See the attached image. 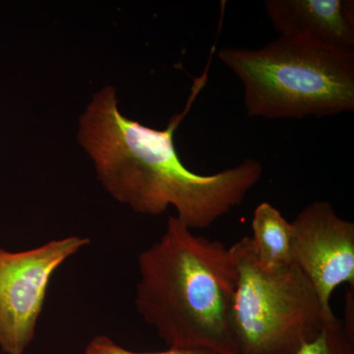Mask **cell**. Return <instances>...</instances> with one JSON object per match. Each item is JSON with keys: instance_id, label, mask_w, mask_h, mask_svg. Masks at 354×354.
<instances>
[{"instance_id": "obj_1", "label": "cell", "mask_w": 354, "mask_h": 354, "mask_svg": "<svg viewBox=\"0 0 354 354\" xmlns=\"http://www.w3.org/2000/svg\"><path fill=\"white\" fill-rule=\"evenodd\" d=\"M206 77L194 84L186 109L165 129L125 118L118 109L115 90L106 87L88 104L79 131L100 181L114 199L142 215H160L174 207L176 218L192 230L211 227L239 206L263 176L262 164L253 158L204 176L190 171L179 158L174 132Z\"/></svg>"}, {"instance_id": "obj_2", "label": "cell", "mask_w": 354, "mask_h": 354, "mask_svg": "<svg viewBox=\"0 0 354 354\" xmlns=\"http://www.w3.org/2000/svg\"><path fill=\"white\" fill-rule=\"evenodd\" d=\"M138 265L135 306L169 348L237 354L232 311L239 272L232 249L171 216Z\"/></svg>"}, {"instance_id": "obj_3", "label": "cell", "mask_w": 354, "mask_h": 354, "mask_svg": "<svg viewBox=\"0 0 354 354\" xmlns=\"http://www.w3.org/2000/svg\"><path fill=\"white\" fill-rule=\"evenodd\" d=\"M218 57L244 86L247 114L267 120L325 118L354 109V48L288 37Z\"/></svg>"}, {"instance_id": "obj_4", "label": "cell", "mask_w": 354, "mask_h": 354, "mask_svg": "<svg viewBox=\"0 0 354 354\" xmlns=\"http://www.w3.org/2000/svg\"><path fill=\"white\" fill-rule=\"evenodd\" d=\"M239 278L232 311L237 354H297L335 316L295 264L263 269L250 237L230 247Z\"/></svg>"}, {"instance_id": "obj_5", "label": "cell", "mask_w": 354, "mask_h": 354, "mask_svg": "<svg viewBox=\"0 0 354 354\" xmlns=\"http://www.w3.org/2000/svg\"><path fill=\"white\" fill-rule=\"evenodd\" d=\"M88 243L87 237L74 235L19 252L0 248V348L4 353H25L36 334L53 274Z\"/></svg>"}, {"instance_id": "obj_6", "label": "cell", "mask_w": 354, "mask_h": 354, "mask_svg": "<svg viewBox=\"0 0 354 354\" xmlns=\"http://www.w3.org/2000/svg\"><path fill=\"white\" fill-rule=\"evenodd\" d=\"M292 225V264L311 281L325 309L344 283L354 286V223L341 218L327 201L302 209Z\"/></svg>"}, {"instance_id": "obj_7", "label": "cell", "mask_w": 354, "mask_h": 354, "mask_svg": "<svg viewBox=\"0 0 354 354\" xmlns=\"http://www.w3.org/2000/svg\"><path fill=\"white\" fill-rule=\"evenodd\" d=\"M265 8L281 37L354 48L353 0H267Z\"/></svg>"}, {"instance_id": "obj_8", "label": "cell", "mask_w": 354, "mask_h": 354, "mask_svg": "<svg viewBox=\"0 0 354 354\" xmlns=\"http://www.w3.org/2000/svg\"><path fill=\"white\" fill-rule=\"evenodd\" d=\"M252 232L251 245L261 268L272 271L292 264V225L276 207L261 203L254 211Z\"/></svg>"}, {"instance_id": "obj_9", "label": "cell", "mask_w": 354, "mask_h": 354, "mask_svg": "<svg viewBox=\"0 0 354 354\" xmlns=\"http://www.w3.org/2000/svg\"><path fill=\"white\" fill-rule=\"evenodd\" d=\"M297 354H354V330L348 329L335 315Z\"/></svg>"}, {"instance_id": "obj_10", "label": "cell", "mask_w": 354, "mask_h": 354, "mask_svg": "<svg viewBox=\"0 0 354 354\" xmlns=\"http://www.w3.org/2000/svg\"><path fill=\"white\" fill-rule=\"evenodd\" d=\"M85 354H221L208 348H169L162 353H136L122 348L106 335H97L88 342Z\"/></svg>"}]
</instances>
